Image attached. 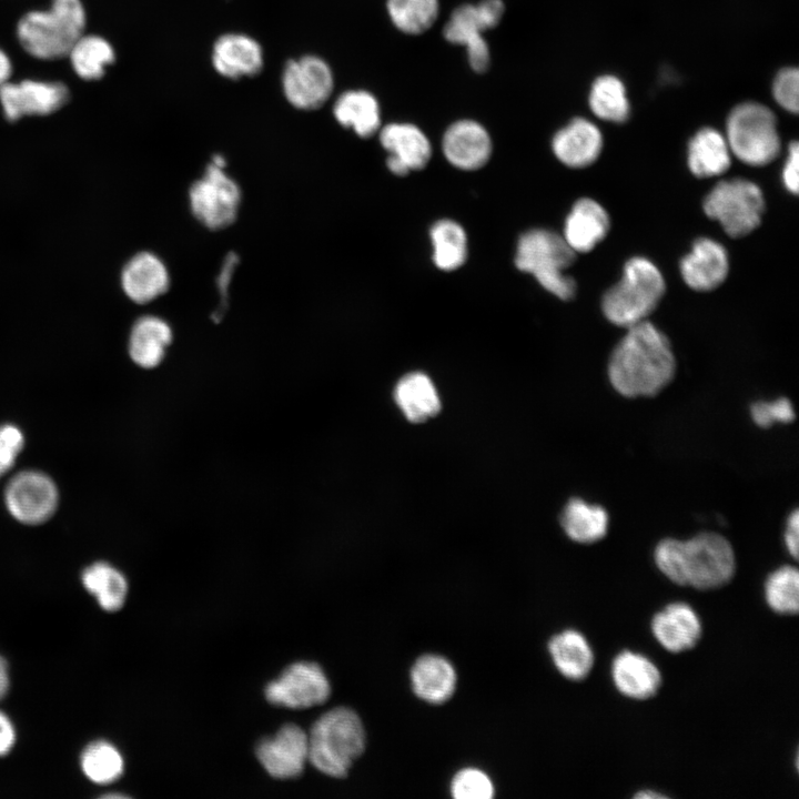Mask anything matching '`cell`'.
<instances>
[{
	"instance_id": "obj_19",
	"label": "cell",
	"mask_w": 799,
	"mask_h": 799,
	"mask_svg": "<svg viewBox=\"0 0 799 799\" xmlns=\"http://www.w3.org/2000/svg\"><path fill=\"white\" fill-rule=\"evenodd\" d=\"M610 675L620 695L638 701L656 696L663 685L658 666L644 654L628 649L614 657Z\"/></svg>"
},
{
	"instance_id": "obj_37",
	"label": "cell",
	"mask_w": 799,
	"mask_h": 799,
	"mask_svg": "<svg viewBox=\"0 0 799 799\" xmlns=\"http://www.w3.org/2000/svg\"><path fill=\"white\" fill-rule=\"evenodd\" d=\"M74 71L84 80H98L105 67L113 63L111 44L97 36H82L69 53Z\"/></svg>"
},
{
	"instance_id": "obj_5",
	"label": "cell",
	"mask_w": 799,
	"mask_h": 799,
	"mask_svg": "<svg viewBox=\"0 0 799 799\" xmlns=\"http://www.w3.org/2000/svg\"><path fill=\"white\" fill-rule=\"evenodd\" d=\"M665 289L663 274L651 261L633 257L625 264L620 281L604 294L603 313L613 324L630 327L646 321Z\"/></svg>"
},
{
	"instance_id": "obj_7",
	"label": "cell",
	"mask_w": 799,
	"mask_h": 799,
	"mask_svg": "<svg viewBox=\"0 0 799 799\" xmlns=\"http://www.w3.org/2000/svg\"><path fill=\"white\" fill-rule=\"evenodd\" d=\"M727 142L730 152L748 165L770 163L780 151L775 114L756 102L735 107L727 120Z\"/></svg>"
},
{
	"instance_id": "obj_2",
	"label": "cell",
	"mask_w": 799,
	"mask_h": 799,
	"mask_svg": "<svg viewBox=\"0 0 799 799\" xmlns=\"http://www.w3.org/2000/svg\"><path fill=\"white\" fill-rule=\"evenodd\" d=\"M659 572L678 586L712 590L727 585L736 573V556L724 536L704 532L680 540L665 538L654 550Z\"/></svg>"
},
{
	"instance_id": "obj_23",
	"label": "cell",
	"mask_w": 799,
	"mask_h": 799,
	"mask_svg": "<svg viewBox=\"0 0 799 799\" xmlns=\"http://www.w3.org/2000/svg\"><path fill=\"white\" fill-rule=\"evenodd\" d=\"M121 284L131 301L144 304L168 291L170 275L166 266L156 255L141 252L123 267Z\"/></svg>"
},
{
	"instance_id": "obj_39",
	"label": "cell",
	"mask_w": 799,
	"mask_h": 799,
	"mask_svg": "<svg viewBox=\"0 0 799 799\" xmlns=\"http://www.w3.org/2000/svg\"><path fill=\"white\" fill-rule=\"evenodd\" d=\"M494 792L490 778L477 768L459 770L451 782V793L456 799H490Z\"/></svg>"
},
{
	"instance_id": "obj_48",
	"label": "cell",
	"mask_w": 799,
	"mask_h": 799,
	"mask_svg": "<svg viewBox=\"0 0 799 799\" xmlns=\"http://www.w3.org/2000/svg\"><path fill=\"white\" fill-rule=\"evenodd\" d=\"M9 687L8 666L0 656V699L7 694Z\"/></svg>"
},
{
	"instance_id": "obj_32",
	"label": "cell",
	"mask_w": 799,
	"mask_h": 799,
	"mask_svg": "<svg viewBox=\"0 0 799 799\" xmlns=\"http://www.w3.org/2000/svg\"><path fill=\"white\" fill-rule=\"evenodd\" d=\"M432 259L437 269L452 272L464 265L467 259V235L454 220L436 221L429 230Z\"/></svg>"
},
{
	"instance_id": "obj_20",
	"label": "cell",
	"mask_w": 799,
	"mask_h": 799,
	"mask_svg": "<svg viewBox=\"0 0 799 799\" xmlns=\"http://www.w3.org/2000/svg\"><path fill=\"white\" fill-rule=\"evenodd\" d=\"M212 64L219 74L227 79L254 77L264 64L263 49L247 34L225 33L213 44Z\"/></svg>"
},
{
	"instance_id": "obj_15",
	"label": "cell",
	"mask_w": 799,
	"mask_h": 799,
	"mask_svg": "<svg viewBox=\"0 0 799 799\" xmlns=\"http://www.w3.org/2000/svg\"><path fill=\"white\" fill-rule=\"evenodd\" d=\"M70 99L68 88L61 82L24 80L6 82L0 87V102L9 121L24 115H48L61 109Z\"/></svg>"
},
{
	"instance_id": "obj_24",
	"label": "cell",
	"mask_w": 799,
	"mask_h": 799,
	"mask_svg": "<svg viewBox=\"0 0 799 799\" xmlns=\"http://www.w3.org/2000/svg\"><path fill=\"white\" fill-rule=\"evenodd\" d=\"M606 210L593 199H579L566 216L563 239L577 253L593 250L609 231Z\"/></svg>"
},
{
	"instance_id": "obj_38",
	"label": "cell",
	"mask_w": 799,
	"mask_h": 799,
	"mask_svg": "<svg viewBox=\"0 0 799 799\" xmlns=\"http://www.w3.org/2000/svg\"><path fill=\"white\" fill-rule=\"evenodd\" d=\"M81 767L92 781L109 783L122 775L123 759L117 748L109 742L95 741L83 750Z\"/></svg>"
},
{
	"instance_id": "obj_12",
	"label": "cell",
	"mask_w": 799,
	"mask_h": 799,
	"mask_svg": "<svg viewBox=\"0 0 799 799\" xmlns=\"http://www.w3.org/2000/svg\"><path fill=\"white\" fill-rule=\"evenodd\" d=\"M54 482L39 471H23L14 475L4 490L10 514L20 523L38 525L48 520L58 506Z\"/></svg>"
},
{
	"instance_id": "obj_35",
	"label": "cell",
	"mask_w": 799,
	"mask_h": 799,
	"mask_svg": "<svg viewBox=\"0 0 799 799\" xmlns=\"http://www.w3.org/2000/svg\"><path fill=\"white\" fill-rule=\"evenodd\" d=\"M588 102L594 114L601 120L621 123L629 117L625 87L614 75H601L594 81Z\"/></svg>"
},
{
	"instance_id": "obj_18",
	"label": "cell",
	"mask_w": 799,
	"mask_h": 799,
	"mask_svg": "<svg viewBox=\"0 0 799 799\" xmlns=\"http://www.w3.org/2000/svg\"><path fill=\"white\" fill-rule=\"evenodd\" d=\"M650 631L665 650L680 654L695 648L700 641L702 623L688 603L674 601L655 613Z\"/></svg>"
},
{
	"instance_id": "obj_14",
	"label": "cell",
	"mask_w": 799,
	"mask_h": 799,
	"mask_svg": "<svg viewBox=\"0 0 799 799\" xmlns=\"http://www.w3.org/2000/svg\"><path fill=\"white\" fill-rule=\"evenodd\" d=\"M378 141L387 152L386 166L397 176L424 169L432 156V144L425 132L409 122L382 125Z\"/></svg>"
},
{
	"instance_id": "obj_47",
	"label": "cell",
	"mask_w": 799,
	"mask_h": 799,
	"mask_svg": "<svg viewBox=\"0 0 799 799\" xmlns=\"http://www.w3.org/2000/svg\"><path fill=\"white\" fill-rule=\"evenodd\" d=\"M11 73V63L9 58L0 50V87L4 84Z\"/></svg>"
},
{
	"instance_id": "obj_9",
	"label": "cell",
	"mask_w": 799,
	"mask_h": 799,
	"mask_svg": "<svg viewBox=\"0 0 799 799\" xmlns=\"http://www.w3.org/2000/svg\"><path fill=\"white\" fill-rule=\"evenodd\" d=\"M704 211L732 237L752 232L761 222L765 199L760 188L746 179L718 182L704 200Z\"/></svg>"
},
{
	"instance_id": "obj_11",
	"label": "cell",
	"mask_w": 799,
	"mask_h": 799,
	"mask_svg": "<svg viewBox=\"0 0 799 799\" xmlns=\"http://www.w3.org/2000/svg\"><path fill=\"white\" fill-rule=\"evenodd\" d=\"M281 81L285 99L300 110L321 108L334 90V75L330 64L313 54L287 61Z\"/></svg>"
},
{
	"instance_id": "obj_1",
	"label": "cell",
	"mask_w": 799,
	"mask_h": 799,
	"mask_svg": "<svg viewBox=\"0 0 799 799\" xmlns=\"http://www.w3.org/2000/svg\"><path fill=\"white\" fill-rule=\"evenodd\" d=\"M675 372L668 337L647 320L627 327L607 367L611 386L629 398L657 395L672 381Z\"/></svg>"
},
{
	"instance_id": "obj_27",
	"label": "cell",
	"mask_w": 799,
	"mask_h": 799,
	"mask_svg": "<svg viewBox=\"0 0 799 799\" xmlns=\"http://www.w3.org/2000/svg\"><path fill=\"white\" fill-rule=\"evenodd\" d=\"M552 661L566 679L580 681L588 677L595 664V654L588 639L576 629H565L548 643Z\"/></svg>"
},
{
	"instance_id": "obj_46",
	"label": "cell",
	"mask_w": 799,
	"mask_h": 799,
	"mask_svg": "<svg viewBox=\"0 0 799 799\" xmlns=\"http://www.w3.org/2000/svg\"><path fill=\"white\" fill-rule=\"evenodd\" d=\"M14 729L9 718L0 711V756L10 751L14 744Z\"/></svg>"
},
{
	"instance_id": "obj_21",
	"label": "cell",
	"mask_w": 799,
	"mask_h": 799,
	"mask_svg": "<svg viewBox=\"0 0 799 799\" xmlns=\"http://www.w3.org/2000/svg\"><path fill=\"white\" fill-rule=\"evenodd\" d=\"M685 283L696 291H711L727 277L729 259L726 249L708 237L698 239L680 261Z\"/></svg>"
},
{
	"instance_id": "obj_16",
	"label": "cell",
	"mask_w": 799,
	"mask_h": 799,
	"mask_svg": "<svg viewBox=\"0 0 799 799\" xmlns=\"http://www.w3.org/2000/svg\"><path fill=\"white\" fill-rule=\"evenodd\" d=\"M256 757L272 777L295 778L309 760L307 734L296 725H284L274 737L260 741Z\"/></svg>"
},
{
	"instance_id": "obj_30",
	"label": "cell",
	"mask_w": 799,
	"mask_h": 799,
	"mask_svg": "<svg viewBox=\"0 0 799 799\" xmlns=\"http://www.w3.org/2000/svg\"><path fill=\"white\" fill-rule=\"evenodd\" d=\"M394 396L403 414L414 423L434 416L441 408L434 384L427 375L419 372L402 377L395 387Z\"/></svg>"
},
{
	"instance_id": "obj_17",
	"label": "cell",
	"mask_w": 799,
	"mask_h": 799,
	"mask_svg": "<svg viewBox=\"0 0 799 799\" xmlns=\"http://www.w3.org/2000/svg\"><path fill=\"white\" fill-rule=\"evenodd\" d=\"M447 162L463 171L483 168L490 159L493 141L487 129L476 120L459 119L451 123L442 138Z\"/></svg>"
},
{
	"instance_id": "obj_28",
	"label": "cell",
	"mask_w": 799,
	"mask_h": 799,
	"mask_svg": "<svg viewBox=\"0 0 799 799\" xmlns=\"http://www.w3.org/2000/svg\"><path fill=\"white\" fill-rule=\"evenodd\" d=\"M172 330L162 318L153 315L140 317L129 337V355L143 368L158 366L172 342Z\"/></svg>"
},
{
	"instance_id": "obj_13",
	"label": "cell",
	"mask_w": 799,
	"mask_h": 799,
	"mask_svg": "<svg viewBox=\"0 0 799 799\" xmlns=\"http://www.w3.org/2000/svg\"><path fill=\"white\" fill-rule=\"evenodd\" d=\"M330 694L328 679L322 668L313 663L291 665L265 688V697L271 704L294 709L321 705Z\"/></svg>"
},
{
	"instance_id": "obj_31",
	"label": "cell",
	"mask_w": 799,
	"mask_h": 799,
	"mask_svg": "<svg viewBox=\"0 0 799 799\" xmlns=\"http://www.w3.org/2000/svg\"><path fill=\"white\" fill-rule=\"evenodd\" d=\"M560 522L572 540L593 544L606 536L609 517L604 507L572 498L563 510Z\"/></svg>"
},
{
	"instance_id": "obj_44",
	"label": "cell",
	"mask_w": 799,
	"mask_h": 799,
	"mask_svg": "<svg viewBox=\"0 0 799 799\" xmlns=\"http://www.w3.org/2000/svg\"><path fill=\"white\" fill-rule=\"evenodd\" d=\"M798 162H799V145L797 141H793L788 146V154L782 170V181L786 189L798 194L799 182H798Z\"/></svg>"
},
{
	"instance_id": "obj_45",
	"label": "cell",
	"mask_w": 799,
	"mask_h": 799,
	"mask_svg": "<svg viewBox=\"0 0 799 799\" xmlns=\"http://www.w3.org/2000/svg\"><path fill=\"white\" fill-rule=\"evenodd\" d=\"M785 545L793 559H798L799 553V513L798 509L789 515L785 529Z\"/></svg>"
},
{
	"instance_id": "obj_22",
	"label": "cell",
	"mask_w": 799,
	"mask_h": 799,
	"mask_svg": "<svg viewBox=\"0 0 799 799\" xmlns=\"http://www.w3.org/2000/svg\"><path fill=\"white\" fill-rule=\"evenodd\" d=\"M601 149L603 136L599 129L584 118L573 119L552 139V150L557 160L574 169L594 163Z\"/></svg>"
},
{
	"instance_id": "obj_29",
	"label": "cell",
	"mask_w": 799,
	"mask_h": 799,
	"mask_svg": "<svg viewBox=\"0 0 799 799\" xmlns=\"http://www.w3.org/2000/svg\"><path fill=\"white\" fill-rule=\"evenodd\" d=\"M688 166L698 178L725 173L730 166V149L724 135L712 128L699 130L688 144Z\"/></svg>"
},
{
	"instance_id": "obj_4",
	"label": "cell",
	"mask_w": 799,
	"mask_h": 799,
	"mask_svg": "<svg viewBox=\"0 0 799 799\" xmlns=\"http://www.w3.org/2000/svg\"><path fill=\"white\" fill-rule=\"evenodd\" d=\"M85 14L80 0H53L47 11H31L18 24L20 43L36 58L69 55L83 36Z\"/></svg>"
},
{
	"instance_id": "obj_10",
	"label": "cell",
	"mask_w": 799,
	"mask_h": 799,
	"mask_svg": "<svg viewBox=\"0 0 799 799\" xmlns=\"http://www.w3.org/2000/svg\"><path fill=\"white\" fill-rule=\"evenodd\" d=\"M190 206L199 222L211 230L231 225L237 215L241 190L224 168L211 162L189 192Z\"/></svg>"
},
{
	"instance_id": "obj_41",
	"label": "cell",
	"mask_w": 799,
	"mask_h": 799,
	"mask_svg": "<svg viewBox=\"0 0 799 799\" xmlns=\"http://www.w3.org/2000/svg\"><path fill=\"white\" fill-rule=\"evenodd\" d=\"M777 103L785 110L797 113L799 108V72L796 68H786L778 72L772 85Z\"/></svg>"
},
{
	"instance_id": "obj_8",
	"label": "cell",
	"mask_w": 799,
	"mask_h": 799,
	"mask_svg": "<svg viewBox=\"0 0 799 799\" xmlns=\"http://www.w3.org/2000/svg\"><path fill=\"white\" fill-rule=\"evenodd\" d=\"M505 10L503 0L462 3L453 9L443 27V38L465 49L467 62L475 73L483 74L490 67V49L484 36L498 27Z\"/></svg>"
},
{
	"instance_id": "obj_26",
	"label": "cell",
	"mask_w": 799,
	"mask_h": 799,
	"mask_svg": "<svg viewBox=\"0 0 799 799\" xmlns=\"http://www.w3.org/2000/svg\"><path fill=\"white\" fill-rule=\"evenodd\" d=\"M333 115L342 127L351 129L362 139L373 136L382 127L380 102L364 89L342 92L333 104Z\"/></svg>"
},
{
	"instance_id": "obj_49",
	"label": "cell",
	"mask_w": 799,
	"mask_h": 799,
	"mask_svg": "<svg viewBox=\"0 0 799 799\" xmlns=\"http://www.w3.org/2000/svg\"><path fill=\"white\" fill-rule=\"evenodd\" d=\"M665 797L667 798V796L656 792L654 790H644V791L637 792L635 795V798H638V799H651V798L658 799V798H665Z\"/></svg>"
},
{
	"instance_id": "obj_40",
	"label": "cell",
	"mask_w": 799,
	"mask_h": 799,
	"mask_svg": "<svg viewBox=\"0 0 799 799\" xmlns=\"http://www.w3.org/2000/svg\"><path fill=\"white\" fill-rule=\"evenodd\" d=\"M750 414L760 427H769L775 423H790L795 419L791 402L780 397L772 402L758 401L751 404Z\"/></svg>"
},
{
	"instance_id": "obj_6",
	"label": "cell",
	"mask_w": 799,
	"mask_h": 799,
	"mask_svg": "<svg viewBox=\"0 0 799 799\" xmlns=\"http://www.w3.org/2000/svg\"><path fill=\"white\" fill-rule=\"evenodd\" d=\"M575 252L562 235L545 229L524 232L516 244L515 265L532 274L549 293L560 300L575 295L576 282L566 273Z\"/></svg>"
},
{
	"instance_id": "obj_43",
	"label": "cell",
	"mask_w": 799,
	"mask_h": 799,
	"mask_svg": "<svg viewBox=\"0 0 799 799\" xmlns=\"http://www.w3.org/2000/svg\"><path fill=\"white\" fill-rule=\"evenodd\" d=\"M239 263V256L235 253H230L221 267L219 277H218V290L220 294V304L216 309V311L213 313L212 318L214 321L221 320L223 316V312L225 311L226 306V300H227V293L229 287L231 284V280L234 273V270Z\"/></svg>"
},
{
	"instance_id": "obj_36",
	"label": "cell",
	"mask_w": 799,
	"mask_h": 799,
	"mask_svg": "<svg viewBox=\"0 0 799 799\" xmlns=\"http://www.w3.org/2000/svg\"><path fill=\"white\" fill-rule=\"evenodd\" d=\"M763 597L768 607L779 615H797L799 611V573L790 565L771 572L763 584Z\"/></svg>"
},
{
	"instance_id": "obj_25",
	"label": "cell",
	"mask_w": 799,
	"mask_h": 799,
	"mask_svg": "<svg viewBox=\"0 0 799 799\" xmlns=\"http://www.w3.org/2000/svg\"><path fill=\"white\" fill-rule=\"evenodd\" d=\"M413 692L429 704H443L454 694L457 676L448 659L435 654H426L416 659L411 668Z\"/></svg>"
},
{
	"instance_id": "obj_34",
	"label": "cell",
	"mask_w": 799,
	"mask_h": 799,
	"mask_svg": "<svg viewBox=\"0 0 799 799\" xmlns=\"http://www.w3.org/2000/svg\"><path fill=\"white\" fill-rule=\"evenodd\" d=\"M82 583L94 595L100 606L109 611L122 607L128 591L125 577L108 563L99 562L82 573Z\"/></svg>"
},
{
	"instance_id": "obj_42",
	"label": "cell",
	"mask_w": 799,
	"mask_h": 799,
	"mask_svg": "<svg viewBox=\"0 0 799 799\" xmlns=\"http://www.w3.org/2000/svg\"><path fill=\"white\" fill-rule=\"evenodd\" d=\"M23 444V434L17 426H0V477L13 466Z\"/></svg>"
},
{
	"instance_id": "obj_3",
	"label": "cell",
	"mask_w": 799,
	"mask_h": 799,
	"mask_svg": "<svg viewBox=\"0 0 799 799\" xmlns=\"http://www.w3.org/2000/svg\"><path fill=\"white\" fill-rule=\"evenodd\" d=\"M309 760L321 772L345 777L365 749V730L358 715L346 707L334 708L312 726Z\"/></svg>"
},
{
	"instance_id": "obj_33",
	"label": "cell",
	"mask_w": 799,
	"mask_h": 799,
	"mask_svg": "<svg viewBox=\"0 0 799 799\" xmlns=\"http://www.w3.org/2000/svg\"><path fill=\"white\" fill-rule=\"evenodd\" d=\"M387 17L395 29L407 36L428 31L439 16V0H385Z\"/></svg>"
}]
</instances>
